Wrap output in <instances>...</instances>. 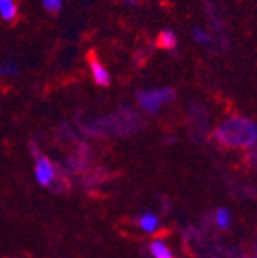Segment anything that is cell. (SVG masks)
<instances>
[{"label": "cell", "instance_id": "1", "mask_svg": "<svg viewBox=\"0 0 257 258\" xmlns=\"http://www.w3.org/2000/svg\"><path fill=\"white\" fill-rule=\"evenodd\" d=\"M214 139L225 148H254L257 145V123L242 115H231L217 126Z\"/></svg>", "mask_w": 257, "mask_h": 258}, {"label": "cell", "instance_id": "2", "mask_svg": "<svg viewBox=\"0 0 257 258\" xmlns=\"http://www.w3.org/2000/svg\"><path fill=\"white\" fill-rule=\"evenodd\" d=\"M203 8L210 22V31L213 32L214 37V48L220 52L228 51L231 48V40L228 36V28H227V22H225L219 7L216 5L214 0H205L203 2Z\"/></svg>", "mask_w": 257, "mask_h": 258}, {"label": "cell", "instance_id": "3", "mask_svg": "<svg viewBox=\"0 0 257 258\" xmlns=\"http://www.w3.org/2000/svg\"><path fill=\"white\" fill-rule=\"evenodd\" d=\"M136 99L139 106L149 114H157L160 108L176 100V91L170 86L162 88H152V89H143L136 94Z\"/></svg>", "mask_w": 257, "mask_h": 258}, {"label": "cell", "instance_id": "4", "mask_svg": "<svg viewBox=\"0 0 257 258\" xmlns=\"http://www.w3.org/2000/svg\"><path fill=\"white\" fill-rule=\"evenodd\" d=\"M34 155H36V180L39 181V184L48 186L56 180L54 165L51 163V160H48L40 154H34Z\"/></svg>", "mask_w": 257, "mask_h": 258}, {"label": "cell", "instance_id": "5", "mask_svg": "<svg viewBox=\"0 0 257 258\" xmlns=\"http://www.w3.org/2000/svg\"><path fill=\"white\" fill-rule=\"evenodd\" d=\"M89 70H91V76H92L95 85H99L102 88L110 86V83H111V74L108 73V70L104 67V64L97 58L89 60Z\"/></svg>", "mask_w": 257, "mask_h": 258}, {"label": "cell", "instance_id": "6", "mask_svg": "<svg viewBox=\"0 0 257 258\" xmlns=\"http://www.w3.org/2000/svg\"><path fill=\"white\" fill-rule=\"evenodd\" d=\"M191 39L194 40V43H197L199 46H213L214 45V37H213V32L205 28V26H192L191 28Z\"/></svg>", "mask_w": 257, "mask_h": 258}, {"label": "cell", "instance_id": "7", "mask_svg": "<svg viewBox=\"0 0 257 258\" xmlns=\"http://www.w3.org/2000/svg\"><path fill=\"white\" fill-rule=\"evenodd\" d=\"M157 46L162 48L165 51H173V49H177L179 46V39H177V34L170 29V28H165L159 32L157 36Z\"/></svg>", "mask_w": 257, "mask_h": 258}, {"label": "cell", "instance_id": "8", "mask_svg": "<svg viewBox=\"0 0 257 258\" xmlns=\"http://www.w3.org/2000/svg\"><path fill=\"white\" fill-rule=\"evenodd\" d=\"M17 17V5L14 0H0V19L13 22Z\"/></svg>", "mask_w": 257, "mask_h": 258}, {"label": "cell", "instance_id": "9", "mask_svg": "<svg viewBox=\"0 0 257 258\" xmlns=\"http://www.w3.org/2000/svg\"><path fill=\"white\" fill-rule=\"evenodd\" d=\"M139 226H140V229H143L145 232L152 234V232L157 231V228H159V218H157L154 214L146 212V214H143V215L139 218Z\"/></svg>", "mask_w": 257, "mask_h": 258}, {"label": "cell", "instance_id": "10", "mask_svg": "<svg viewBox=\"0 0 257 258\" xmlns=\"http://www.w3.org/2000/svg\"><path fill=\"white\" fill-rule=\"evenodd\" d=\"M149 250L152 253L154 258H174L173 252L170 250V247L162 241V240H156L149 244Z\"/></svg>", "mask_w": 257, "mask_h": 258}, {"label": "cell", "instance_id": "11", "mask_svg": "<svg viewBox=\"0 0 257 258\" xmlns=\"http://www.w3.org/2000/svg\"><path fill=\"white\" fill-rule=\"evenodd\" d=\"M231 221H233V217H231V212L227 208H220L216 212V223H217V226L220 229H228L231 226Z\"/></svg>", "mask_w": 257, "mask_h": 258}, {"label": "cell", "instance_id": "12", "mask_svg": "<svg viewBox=\"0 0 257 258\" xmlns=\"http://www.w3.org/2000/svg\"><path fill=\"white\" fill-rule=\"evenodd\" d=\"M19 74L17 64L11 60H0V76L2 77H14Z\"/></svg>", "mask_w": 257, "mask_h": 258}, {"label": "cell", "instance_id": "13", "mask_svg": "<svg viewBox=\"0 0 257 258\" xmlns=\"http://www.w3.org/2000/svg\"><path fill=\"white\" fill-rule=\"evenodd\" d=\"M42 5L43 8L51 13V14H56L62 10L63 7V0H42Z\"/></svg>", "mask_w": 257, "mask_h": 258}, {"label": "cell", "instance_id": "14", "mask_svg": "<svg viewBox=\"0 0 257 258\" xmlns=\"http://www.w3.org/2000/svg\"><path fill=\"white\" fill-rule=\"evenodd\" d=\"M123 2L126 4V5H136L139 0H123Z\"/></svg>", "mask_w": 257, "mask_h": 258}]
</instances>
